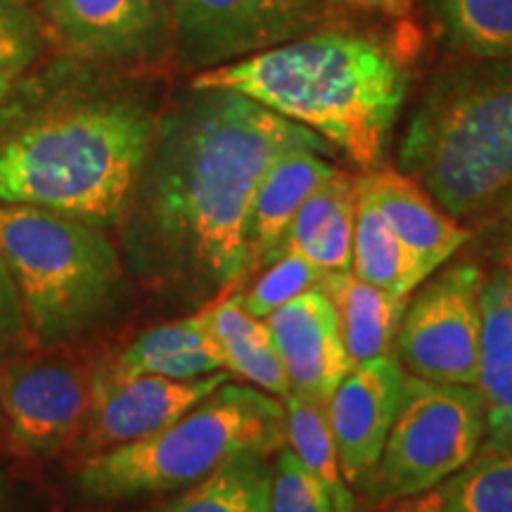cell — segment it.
Returning a JSON list of instances; mask_svg holds the SVG:
<instances>
[{
    "label": "cell",
    "instance_id": "1",
    "mask_svg": "<svg viewBox=\"0 0 512 512\" xmlns=\"http://www.w3.org/2000/svg\"><path fill=\"white\" fill-rule=\"evenodd\" d=\"M330 145L309 128L221 88H190L159 114L155 140L117 223L126 271L200 309L247 278L254 190L287 150Z\"/></svg>",
    "mask_w": 512,
    "mask_h": 512
},
{
    "label": "cell",
    "instance_id": "2",
    "mask_svg": "<svg viewBox=\"0 0 512 512\" xmlns=\"http://www.w3.org/2000/svg\"><path fill=\"white\" fill-rule=\"evenodd\" d=\"M159 107L133 72L55 55L0 100V202L117 228Z\"/></svg>",
    "mask_w": 512,
    "mask_h": 512
},
{
    "label": "cell",
    "instance_id": "3",
    "mask_svg": "<svg viewBox=\"0 0 512 512\" xmlns=\"http://www.w3.org/2000/svg\"><path fill=\"white\" fill-rule=\"evenodd\" d=\"M411 22L394 29L320 24L245 60L195 74L190 88H221L309 128L363 171L380 169L413 86Z\"/></svg>",
    "mask_w": 512,
    "mask_h": 512
},
{
    "label": "cell",
    "instance_id": "4",
    "mask_svg": "<svg viewBox=\"0 0 512 512\" xmlns=\"http://www.w3.org/2000/svg\"><path fill=\"white\" fill-rule=\"evenodd\" d=\"M399 171L460 223L512 207V60L441 69L403 131Z\"/></svg>",
    "mask_w": 512,
    "mask_h": 512
},
{
    "label": "cell",
    "instance_id": "5",
    "mask_svg": "<svg viewBox=\"0 0 512 512\" xmlns=\"http://www.w3.org/2000/svg\"><path fill=\"white\" fill-rule=\"evenodd\" d=\"M0 256L36 347H72L124 311L128 271L105 228L50 209L0 202Z\"/></svg>",
    "mask_w": 512,
    "mask_h": 512
},
{
    "label": "cell",
    "instance_id": "6",
    "mask_svg": "<svg viewBox=\"0 0 512 512\" xmlns=\"http://www.w3.org/2000/svg\"><path fill=\"white\" fill-rule=\"evenodd\" d=\"M285 406L264 389L228 380L164 430L88 456L76 472L95 503L188 489L240 456H273L285 446Z\"/></svg>",
    "mask_w": 512,
    "mask_h": 512
},
{
    "label": "cell",
    "instance_id": "7",
    "mask_svg": "<svg viewBox=\"0 0 512 512\" xmlns=\"http://www.w3.org/2000/svg\"><path fill=\"white\" fill-rule=\"evenodd\" d=\"M484 437V403L477 387L406 373L380 460L358 491L377 508L437 489L477 456Z\"/></svg>",
    "mask_w": 512,
    "mask_h": 512
},
{
    "label": "cell",
    "instance_id": "8",
    "mask_svg": "<svg viewBox=\"0 0 512 512\" xmlns=\"http://www.w3.org/2000/svg\"><path fill=\"white\" fill-rule=\"evenodd\" d=\"M484 275L472 261H456L408 299L394 342L408 375L475 387Z\"/></svg>",
    "mask_w": 512,
    "mask_h": 512
},
{
    "label": "cell",
    "instance_id": "9",
    "mask_svg": "<svg viewBox=\"0 0 512 512\" xmlns=\"http://www.w3.org/2000/svg\"><path fill=\"white\" fill-rule=\"evenodd\" d=\"M174 50L197 74L245 60L325 24L320 0H169Z\"/></svg>",
    "mask_w": 512,
    "mask_h": 512
},
{
    "label": "cell",
    "instance_id": "10",
    "mask_svg": "<svg viewBox=\"0 0 512 512\" xmlns=\"http://www.w3.org/2000/svg\"><path fill=\"white\" fill-rule=\"evenodd\" d=\"M48 48L98 67H150L174 50L169 0H41Z\"/></svg>",
    "mask_w": 512,
    "mask_h": 512
},
{
    "label": "cell",
    "instance_id": "11",
    "mask_svg": "<svg viewBox=\"0 0 512 512\" xmlns=\"http://www.w3.org/2000/svg\"><path fill=\"white\" fill-rule=\"evenodd\" d=\"M93 370L69 358H29L0 370V415L17 451L57 456L81 437L91 411Z\"/></svg>",
    "mask_w": 512,
    "mask_h": 512
},
{
    "label": "cell",
    "instance_id": "12",
    "mask_svg": "<svg viewBox=\"0 0 512 512\" xmlns=\"http://www.w3.org/2000/svg\"><path fill=\"white\" fill-rule=\"evenodd\" d=\"M228 380H233L228 370L197 380H169L157 375H121L110 366H100L93 370L91 411L79 448L86 456H95L147 439Z\"/></svg>",
    "mask_w": 512,
    "mask_h": 512
},
{
    "label": "cell",
    "instance_id": "13",
    "mask_svg": "<svg viewBox=\"0 0 512 512\" xmlns=\"http://www.w3.org/2000/svg\"><path fill=\"white\" fill-rule=\"evenodd\" d=\"M406 370L394 354L354 366L332 392L328 413L339 467L349 486L361 489L387 441Z\"/></svg>",
    "mask_w": 512,
    "mask_h": 512
},
{
    "label": "cell",
    "instance_id": "14",
    "mask_svg": "<svg viewBox=\"0 0 512 512\" xmlns=\"http://www.w3.org/2000/svg\"><path fill=\"white\" fill-rule=\"evenodd\" d=\"M292 394L328 406L351 361L339 335L337 311L318 287L278 306L264 318Z\"/></svg>",
    "mask_w": 512,
    "mask_h": 512
},
{
    "label": "cell",
    "instance_id": "15",
    "mask_svg": "<svg viewBox=\"0 0 512 512\" xmlns=\"http://www.w3.org/2000/svg\"><path fill=\"white\" fill-rule=\"evenodd\" d=\"M358 181L411 254L420 285L470 242L472 230L448 216L413 178L401 171L380 166L358 176Z\"/></svg>",
    "mask_w": 512,
    "mask_h": 512
},
{
    "label": "cell",
    "instance_id": "16",
    "mask_svg": "<svg viewBox=\"0 0 512 512\" xmlns=\"http://www.w3.org/2000/svg\"><path fill=\"white\" fill-rule=\"evenodd\" d=\"M323 152L294 147L275 157L256 185L247 214V278L278 256L283 238L302 204L337 174Z\"/></svg>",
    "mask_w": 512,
    "mask_h": 512
},
{
    "label": "cell",
    "instance_id": "17",
    "mask_svg": "<svg viewBox=\"0 0 512 512\" xmlns=\"http://www.w3.org/2000/svg\"><path fill=\"white\" fill-rule=\"evenodd\" d=\"M475 387L486 420L482 448L512 446V275L501 266L484 275Z\"/></svg>",
    "mask_w": 512,
    "mask_h": 512
},
{
    "label": "cell",
    "instance_id": "18",
    "mask_svg": "<svg viewBox=\"0 0 512 512\" xmlns=\"http://www.w3.org/2000/svg\"><path fill=\"white\" fill-rule=\"evenodd\" d=\"M107 366L121 375L197 380L226 370V361L211 332L207 306H200V311L145 330Z\"/></svg>",
    "mask_w": 512,
    "mask_h": 512
},
{
    "label": "cell",
    "instance_id": "19",
    "mask_svg": "<svg viewBox=\"0 0 512 512\" xmlns=\"http://www.w3.org/2000/svg\"><path fill=\"white\" fill-rule=\"evenodd\" d=\"M356 178L337 171L299 207L278 256L297 252L325 273L351 271L354 245ZM275 256V259H278Z\"/></svg>",
    "mask_w": 512,
    "mask_h": 512
},
{
    "label": "cell",
    "instance_id": "20",
    "mask_svg": "<svg viewBox=\"0 0 512 512\" xmlns=\"http://www.w3.org/2000/svg\"><path fill=\"white\" fill-rule=\"evenodd\" d=\"M320 290L330 297L337 311L339 335L351 361V368L373 358L394 354L406 299L394 297L358 280L351 271L328 273Z\"/></svg>",
    "mask_w": 512,
    "mask_h": 512
},
{
    "label": "cell",
    "instance_id": "21",
    "mask_svg": "<svg viewBox=\"0 0 512 512\" xmlns=\"http://www.w3.org/2000/svg\"><path fill=\"white\" fill-rule=\"evenodd\" d=\"M204 306L228 373L264 389L275 399H287L292 389L266 320L245 309L240 292H228Z\"/></svg>",
    "mask_w": 512,
    "mask_h": 512
},
{
    "label": "cell",
    "instance_id": "22",
    "mask_svg": "<svg viewBox=\"0 0 512 512\" xmlns=\"http://www.w3.org/2000/svg\"><path fill=\"white\" fill-rule=\"evenodd\" d=\"M351 273L363 283L394 297H411L420 287L411 254L389 228L373 197L356 178L354 245H351Z\"/></svg>",
    "mask_w": 512,
    "mask_h": 512
},
{
    "label": "cell",
    "instance_id": "23",
    "mask_svg": "<svg viewBox=\"0 0 512 512\" xmlns=\"http://www.w3.org/2000/svg\"><path fill=\"white\" fill-rule=\"evenodd\" d=\"M439 41L467 60H512V0H422Z\"/></svg>",
    "mask_w": 512,
    "mask_h": 512
},
{
    "label": "cell",
    "instance_id": "24",
    "mask_svg": "<svg viewBox=\"0 0 512 512\" xmlns=\"http://www.w3.org/2000/svg\"><path fill=\"white\" fill-rule=\"evenodd\" d=\"M271 456H240L157 512H271Z\"/></svg>",
    "mask_w": 512,
    "mask_h": 512
},
{
    "label": "cell",
    "instance_id": "25",
    "mask_svg": "<svg viewBox=\"0 0 512 512\" xmlns=\"http://www.w3.org/2000/svg\"><path fill=\"white\" fill-rule=\"evenodd\" d=\"M283 406L287 446L323 482L332 498V505H335V512H358L351 486L342 475V467H339L325 406L292 392L283 399Z\"/></svg>",
    "mask_w": 512,
    "mask_h": 512
},
{
    "label": "cell",
    "instance_id": "26",
    "mask_svg": "<svg viewBox=\"0 0 512 512\" xmlns=\"http://www.w3.org/2000/svg\"><path fill=\"white\" fill-rule=\"evenodd\" d=\"M441 512H512V446L479 448L437 489Z\"/></svg>",
    "mask_w": 512,
    "mask_h": 512
},
{
    "label": "cell",
    "instance_id": "27",
    "mask_svg": "<svg viewBox=\"0 0 512 512\" xmlns=\"http://www.w3.org/2000/svg\"><path fill=\"white\" fill-rule=\"evenodd\" d=\"M323 268L311 264L309 259L297 252H285L271 264L264 266V273L254 280L247 290L240 292L245 309L256 318H266L278 306L313 290L323 283Z\"/></svg>",
    "mask_w": 512,
    "mask_h": 512
},
{
    "label": "cell",
    "instance_id": "28",
    "mask_svg": "<svg viewBox=\"0 0 512 512\" xmlns=\"http://www.w3.org/2000/svg\"><path fill=\"white\" fill-rule=\"evenodd\" d=\"M271 486L268 510L271 512H335L332 498L323 482L313 475L290 446H280L271 456Z\"/></svg>",
    "mask_w": 512,
    "mask_h": 512
},
{
    "label": "cell",
    "instance_id": "29",
    "mask_svg": "<svg viewBox=\"0 0 512 512\" xmlns=\"http://www.w3.org/2000/svg\"><path fill=\"white\" fill-rule=\"evenodd\" d=\"M48 50L38 10L24 0H0V69L24 72Z\"/></svg>",
    "mask_w": 512,
    "mask_h": 512
},
{
    "label": "cell",
    "instance_id": "30",
    "mask_svg": "<svg viewBox=\"0 0 512 512\" xmlns=\"http://www.w3.org/2000/svg\"><path fill=\"white\" fill-rule=\"evenodd\" d=\"M36 349L24 304L19 299L15 280L0 256V366L29 356Z\"/></svg>",
    "mask_w": 512,
    "mask_h": 512
},
{
    "label": "cell",
    "instance_id": "31",
    "mask_svg": "<svg viewBox=\"0 0 512 512\" xmlns=\"http://www.w3.org/2000/svg\"><path fill=\"white\" fill-rule=\"evenodd\" d=\"M330 10H349L358 15L392 19V22H411L413 0H320Z\"/></svg>",
    "mask_w": 512,
    "mask_h": 512
},
{
    "label": "cell",
    "instance_id": "32",
    "mask_svg": "<svg viewBox=\"0 0 512 512\" xmlns=\"http://www.w3.org/2000/svg\"><path fill=\"white\" fill-rule=\"evenodd\" d=\"M373 512H441L437 491H425V494L399 498V501L377 505Z\"/></svg>",
    "mask_w": 512,
    "mask_h": 512
},
{
    "label": "cell",
    "instance_id": "33",
    "mask_svg": "<svg viewBox=\"0 0 512 512\" xmlns=\"http://www.w3.org/2000/svg\"><path fill=\"white\" fill-rule=\"evenodd\" d=\"M496 256L498 266L505 268L512 275V207H508L503 214L496 216Z\"/></svg>",
    "mask_w": 512,
    "mask_h": 512
},
{
    "label": "cell",
    "instance_id": "34",
    "mask_svg": "<svg viewBox=\"0 0 512 512\" xmlns=\"http://www.w3.org/2000/svg\"><path fill=\"white\" fill-rule=\"evenodd\" d=\"M0 512H17L15 510V494H12L10 479L0 470Z\"/></svg>",
    "mask_w": 512,
    "mask_h": 512
},
{
    "label": "cell",
    "instance_id": "35",
    "mask_svg": "<svg viewBox=\"0 0 512 512\" xmlns=\"http://www.w3.org/2000/svg\"><path fill=\"white\" fill-rule=\"evenodd\" d=\"M19 74L22 72H17V69H0V100L5 98V93L10 91L12 81H15Z\"/></svg>",
    "mask_w": 512,
    "mask_h": 512
},
{
    "label": "cell",
    "instance_id": "36",
    "mask_svg": "<svg viewBox=\"0 0 512 512\" xmlns=\"http://www.w3.org/2000/svg\"><path fill=\"white\" fill-rule=\"evenodd\" d=\"M24 3H34V0H24Z\"/></svg>",
    "mask_w": 512,
    "mask_h": 512
},
{
    "label": "cell",
    "instance_id": "37",
    "mask_svg": "<svg viewBox=\"0 0 512 512\" xmlns=\"http://www.w3.org/2000/svg\"><path fill=\"white\" fill-rule=\"evenodd\" d=\"M0 422H3V415H0Z\"/></svg>",
    "mask_w": 512,
    "mask_h": 512
}]
</instances>
